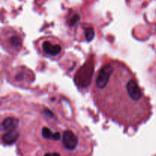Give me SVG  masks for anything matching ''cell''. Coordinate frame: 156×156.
<instances>
[{
	"label": "cell",
	"instance_id": "cell-1",
	"mask_svg": "<svg viewBox=\"0 0 156 156\" xmlns=\"http://www.w3.org/2000/svg\"><path fill=\"white\" fill-rule=\"evenodd\" d=\"M94 101L110 120L126 126L145 123L151 115L149 98L130 69L110 59L96 73L92 86Z\"/></svg>",
	"mask_w": 156,
	"mask_h": 156
},
{
	"label": "cell",
	"instance_id": "cell-6",
	"mask_svg": "<svg viewBox=\"0 0 156 156\" xmlns=\"http://www.w3.org/2000/svg\"><path fill=\"white\" fill-rule=\"evenodd\" d=\"M18 121L16 119L13 117H8L4 121L2 122V126L5 130H12V129H15V128L18 126Z\"/></svg>",
	"mask_w": 156,
	"mask_h": 156
},
{
	"label": "cell",
	"instance_id": "cell-5",
	"mask_svg": "<svg viewBox=\"0 0 156 156\" xmlns=\"http://www.w3.org/2000/svg\"><path fill=\"white\" fill-rule=\"evenodd\" d=\"M18 137V133L15 129L9 130L2 136V140L5 144L10 145L15 143Z\"/></svg>",
	"mask_w": 156,
	"mask_h": 156
},
{
	"label": "cell",
	"instance_id": "cell-3",
	"mask_svg": "<svg viewBox=\"0 0 156 156\" xmlns=\"http://www.w3.org/2000/svg\"><path fill=\"white\" fill-rule=\"evenodd\" d=\"M3 42L5 43V47L9 51L15 53L18 52L22 46V39L17 31L14 30H5L2 35Z\"/></svg>",
	"mask_w": 156,
	"mask_h": 156
},
{
	"label": "cell",
	"instance_id": "cell-4",
	"mask_svg": "<svg viewBox=\"0 0 156 156\" xmlns=\"http://www.w3.org/2000/svg\"><path fill=\"white\" fill-rule=\"evenodd\" d=\"M62 143L66 149L73 151L79 144V138L73 130L66 129L62 133Z\"/></svg>",
	"mask_w": 156,
	"mask_h": 156
},
{
	"label": "cell",
	"instance_id": "cell-7",
	"mask_svg": "<svg viewBox=\"0 0 156 156\" xmlns=\"http://www.w3.org/2000/svg\"><path fill=\"white\" fill-rule=\"evenodd\" d=\"M44 156H60L57 152H53V153H46Z\"/></svg>",
	"mask_w": 156,
	"mask_h": 156
},
{
	"label": "cell",
	"instance_id": "cell-2",
	"mask_svg": "<svg viewBox=\"0 0 156 156\" xmlns=\"http://www.w3.org/2000/svg\"><path fill=\"white\" fill-rule=\"evenodd\" d=\"M37 44L40 51L47 57L57 59L60 57L63 53L62 43L57 38L45 37L39 40Z\"/></svg>",
	"mask_w": 156,
	"mask_h": 156
}]
</instances>
